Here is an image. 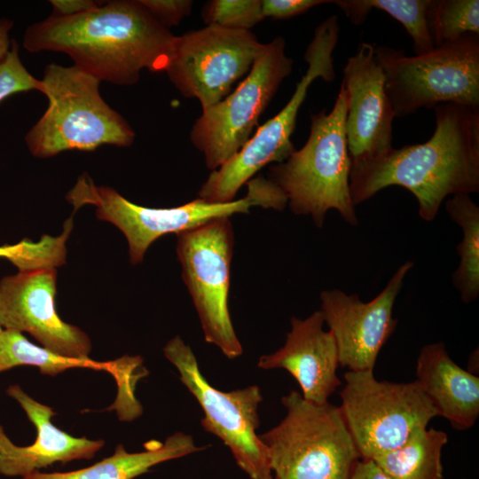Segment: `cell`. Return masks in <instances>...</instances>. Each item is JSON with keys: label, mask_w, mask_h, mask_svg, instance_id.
<instances>
[{"label": "cell", "mask_w": 479, "mask_h": 479, "mask_svg": "<svg viewBox=\"0 0 479 479\" xmlns=\"http://www.w3.org/2000/svg\"><path fill=\"white\" fill-rule=\"evenodd\" d=\"M374 54L395 117L446 103L479 107V34L413 56L382 45Z\"/></svg>", "instance_id": "obj_7"}, {"label": "cell", "mask_w": 479, "mask_h": 479, "mask_svg": "<svg viewBox=\"0 0 479 479\" xmlns=\"http://www.w3.org/2000/svg\"><path fill=\"white\" fill-rule=\"evenodd\" d=\"M3 330H4V329H3V327H2L1 325H0V334H1V332H2Z\"/></svg>", "instance_id": "obj_34"}, {"label": "cell", "mask_w": 479, "mask_h": 479, "mask_svg": "<svg viewBox=\"0 0 479 479\" xmlns=\"http://www.w3.org/2000/svg\"><path fill=\"white\" fill-rule=\"evenodd\" d=\"M344 379L340 409L360 459L397 448L437 416L416 381H378L373 371H348Z\"/></svg>", "instance_id": "obj_9"}, {"label": "cell", "mask_w": 479, "mask_h": 479, "mask_svg": "<svg viewBox=\"0 0 479 479\" xmlns=\"http://www.w3.org/2000/svg\"><path fill=\"white\" fill-rule=\"evenodd\" d=\"M12 27V22L8 19L0 20V61L5 57L10 50L12 40L9 32Z\"/></svg>", "instance_id": "obj_33"}, {"label": "cell", "mask_w": 479, "mask_h": 479, "mask_svg": "<svg viewBox=\"0 0 479 479\" xmlns=\"http://www.w3.org/2000/svg\"><path fill=\"white\" fill-rule=\"evenodd\" d=\"M431 0H334L355 26L366 20L373 9L387 12L399 21L412 40L415 55L434 48L428 27V9Z\"/></svg>", "instance_id": "obj_24"}, {"label": "cell", "mask_w": 479, "mask_h": 479, "mask_svg": "<svg viewBox=\"0 0 479 479\" xmlns=\"http://www.w3.org/2000/svg\"><path fill=\"white\" fill-rule=\"evenodd\" d=\"M28 90L43 93V84L24 67L19 55V45L12 40L9 51L0 61V103L15 93Z\"/></svg>", "instance_id": "obj_28"}, {"label": "cell", "mask_w": 479, "mask_h": 479, "mask_svg": "<svg viewBox=\"0 0 479 479\" xmlns=\"http://www.w3.org/2000/svg\"><path fill=\"white\" fill-rule=\"evenodd\" d=\"M139 356H123L116 360L98 362L88 358L64 357L30 342L21 333L4 329L0 334V373L18 365H33L44 375L55 376L71 368H89L112 374L118 385L115 408L120 420H132L142 413L136 399L135 385L147 372Z\"/></svg>", "instance_id": "obj_19"}, {"label": "cell", "mask_w": 479, "mask_h": 479, "mask_svg": "<svg viewBox=\"0 0 479 479\" xmlns=\"http://www.w3.org/2000/svg\"><path fill=\"white\" fill-rule=\"evenodd\" d=\"M346 109L347 96L341 84L331 111L310 116V134L303 146L270 169L269 179L282 191L290 210L310 216L318 228L331 209L349 224H358L349 189Z\"/></svg>", "instance_id": "obj_3"}, {"label": "cell", "mask_w": 479, "mask_h": 479, "mask_svg": "<svg viewBox=\"0 0 479 479\" xmlns=\"http://www.w3.org/2000/svg\"><path fill=\"white\" fill-rule=\"evenodd\" d=\"M202 19L207 25L250 30L264 19L262 0H212L203 7Z\"/></svg>", "instance_id": "obj_27"}, {"label": "cell", "mask_w": 479, "mask_h": 479, "mask_svg": "<svg viewBox=\"0 0 479 479\" xmlns=\"http://www.w3.org/2000/svg\"><path fill=\"white\" fill-rule=\"evenodd\" d=\"M7 394L26 412L37 432L35 443L28 446L14 444L0 425V474L26 476L56 462L91 459L105 444L104 440L74 437L59 429L51 419L53 409L29 397L19 385H12Z\"/></svg>", "instance_id": "obj_18"}, {"label": "cell", "mask_w": 479, "mask_h": 479, "mask_svg": "<svg viewBox=\"0 0 479 479\" xmlns=\"http://www.w3.org/2000/svg\"><path fill=\"white\" fill-rule=\"evenodd\" d=\"M140 3L166 27L177 26L191 13L192 1L139 0Z\"/></svg>", "instance_id": "obj_29"}, {"label": "cell", "mask_w": 479, "mask_h": 479, "mask_svg": "<svg viewBox=\"0 0 479 479\" xmlns=\"http://www.w3.org/2000/svg\"><path fill=\"white\" fill-rule=\"evenodd\" d=\"M281 403L285 418L259 435L275 479H349L360 455L340 407L313 404L295 390Z\"/></svg>", "instance_id": "obj_6"}, {"label": "cell", "mask_w": 479, "mask_h": 479, "mask_svg": "<svg viewBox=\"0 0 479 479\" xmlns=\"http://www.w3.org/2000/svg\"><path fill=\"white\" fill-rule=\"evenodd\" d=\"M447 441L444 431L425 428L373 460L392 479H443L441 455Z\"/></svg>", "instance_id": "obj_22"}, {"label": "cell", "mask_w": 479, "mask_h": 479, "mask_svg": "<svg viewBox=\"0 0 479 479\" xmlns=\"http://www.w3.org/2000/svg\"><path fill=\"white\" fill-rule=\"evenodd\" d=\"M163 353L202 408L201 427L223 441L250 479H273L266 447L256 434L260 388L251 385L228 392L214 388L201 373L191 347L178 335L167 342Z\"/></svg>", "instance_id": "obj_12"}, {"label": "cell", "mask_w": 479, "mask_h": 479, "mask_svg": "<svg viewBox=\"0 0 479 479\" xmlns=\"http://www.w3.org/2000/svg\"><path fill=\"white\" fill-rule=\"evenodd\" d=\"M42 82L48 106L25 136L34 156L50 158L65 151L133 144L134 130L104 100L98 78L75 65L51 63L45 67Z\"/></svg>", "instance_id": "obj_4"}, {"label": "cell", "mask_w": 479, "mask_h": 479, "mask_svg": "<svg viewBox=\"0 0 479 479\" xmlns=\"http://www.w3.org/2000/svg\"><path fill=\"white\" fill-rule=\"evenodd\" d=\"M67 237L43 235L39 241L24 239L17 244L0 247V257L6 258L19 271L56 269L66 263Z\"/></svg>", "instance_id": "obj_26"}, {"label": "cell", "mask_w": 479, "mask_h": 479, "mask_svg": "<svg viewBox=\"0 0 479 479\" xmlns=\"http://www.w3.org/2000/svg\"><path fill=\"white\" fill-rule=\"evenodd\" d=\"M349 479H392L373 459H359Z\"/></svg>", "instance_id": "obj_32"}, {"label": "cell", "mask_w": 479, "mask_h": 479, "mask_svg": "<svg viewBox=\"0 0 479 479\" xmlns=\"http://www.w3.org/2000/svg\"><path fill=\"white\" fill-rule=\"evenodd\" d=\"M264 47L250 30L207 25L177 36L165 73L184 97L198 99L204 110L232 91Z\"/></svg>", "instance_id": "obj_13"}, {"label": "cell", "mask_w": 479, "mask_h": 479, "mask_svg": "<svg viewBox=\"0 0 479 479\" xmlns=\"http://www.w3.org/2000/svg\"><path fill=\"white\" fill-rule=\"evenodd\" d=\"M176 38L139 0H113L76 16L51 14L30 25L23 46L32 53H65L100 82L132 85L144 69L166 71Z\"/></svg>", "instance_id": "obj_1"}, {"label": "cell", "mask_w": 479, "mask_h": 479, "mask_svg": "<svg viewBox=\"0 0 479 479\" xmlns=\"http://www.w3.org/2000/svg\"><path fill=\"white\" fill-rule=\"evenodd\" d=\"M433 109L436 129L425 143L351 163L355 206L398 185L416 198L420 217L433 221L447 196L479 192V107L446 103Z\"/></svg>", "instance_id": "obj_2"}, {"label": "cell", "mask_w": 479, "mask_h": 479, "mask_svg": "<svg viewBox=\"0 0 479 479\" xmlns=\"http://www.w3.org/2000/svg\"><path fill=\"white\" fill-rule=\"evenodd\" d=\"M56 283V269L4 277L0 281V325L5 330L28 333L58 355L88 358L91 349L89 336L57 314Z\"/></svg>", "instance_id": "obj_15"}, {"label": "cell", "mask_w": 479, "mask_h": 479, "mask_svg": "<svg viewBox=\"0 0 479 479\" xmlns=\"http://www.w3.org/2000/svg\"><path fill=\"white\" fill-rule=\"evenodd\" d=\"M347 96L345 134L351 163L377 159L390 151L395 114L374 45L362 43L343 67Z\"/></svg>", "instance_id": "obj_16"}, {"label": "cell", "mask_w": 479, "mask_h": 479, "mask_svg": "<svg viewBox=\"0 0 479 479\" xmlns=\"http://www.w3.org/2000/svg\"><path fill=\"white\" fill-rule=\"evenodd\" d=\"M177 235L182 279L198 314L204 339L229 359L240 357L242 345L228 308L234 233L230 217L210 220Z\"/></svg>", "instance_id": "obj_10"}, {"label": "cell", "mask_w": 479, "mask_h": 479, "mask_svg": "<svg viewBox=\"0 0 479 479\" xmlns=\"http://www.w3.org/2000/svg\"><path fill=\"white\" fill-rule=\"evenodd\" d=\"M283 347L259 357L261 369H285L298 382L302 397L313 404L328 402L341 384L336 370L338 349L330 331H325L321 310L304 319L293 317Z\"/></svg>", "instance_id": "obj_17"}, {"label": "cell", "mask_w": 479, "mask_h": 479, "mask_svg": "<svg viewBox=\"0 0 479 479\" xmlns=\"http://www.w3.org/2000/svg\"><path fill=\"white\" fill-rule=\"evenodd\" d=\"M246 185L247 194L227 203L198 198L173 208H148L130 201L111 187L97 185L88 174L82 173L67 192V200L75 211L85 205L95 207L98 218L120 229L128 241L130 263L137 264L143 261L151 244L165 234H177L216 218L247 213L251 207L279 211L286 208V196L269 178L257 176Z\"/></svg>", "instance_id": "obj_5"}, {"label": "cell", "mask_w": 479, "mask_h": 479, "mask_svg": "<svg viewBox=\"0 0 479 479\" xmlns=\"http://www.w3.org/2000/svg\"><path fill=\"white\" fill-rule=\"evenodd\" d=\"M413 262L403 263L386 287L370 302L340 289L320 294L321 312L333 334L339 365L349 371H373L378 355L395 331L393 307Z\"/></svg>", "instance_id": "obj_14"}, {"label": "cell", "mask_w": 479, "mask_h": 479, "mask_svg": "<svg viewBox=\"0 0 479 479\" xmlns=\"http://www.w3.org/2000/svg\"><path fill=\"white\" fill-rule=\"evenodd\" d=\"M416 376L437 416L458 430L474 426L479 416V377L459 366L443 342L422 347Z\"/></svg>", "instance_id": "obj_20"}, {"label": "cell", "mask_w": 479, "mask_h": 479, "mask_svg": "<svg viewBox=\"0 0 479 479\" xmlns=\"http://www.w3.org/2000/svg\"><path fill=\"white\" fill-rule=\"evenodd\" d=\"M338 19L333 15L322 21L304 53L305 74L286 106L260 126L243 147L213 170L198 192L199 198L212 203L235 200L239 190L266 165L286 161L295 148L291 141L297 115L310 84L321 78L331 82L336 77L333 53L339 39Z\"/></svg>", "instance_id": "obj_8"}, {"label": "cell", "mask_w": 479, "mask_h": 479, "mask_svg": "<svg viewBox=\"0 0 479 479\" xmlns=\"http://www.w3.org/2000/svg\"><path fill=\"white\" fill-rule=\"evenodd\" d=\"M330 3V0H262V11L264 18L286 20L301 15L314 6Z\"/></svg>", "instance_id": "obj_30"}, {"label": "cell", "mask_w": 479, "mask_h": 479, "mask_svg": "<svg viewBox=\"0 0 479 479\" xmlns=\"http://www.w3.org/2000/svg\"><path fill=\"white\" fill-rule=\"evenodd\" d=\"M292 70L286 41L277 36L265 43L236 89L202 110L191 130L190 140L202 153L208 169H218L248 141L260 115Z\"/></svg>", "instance_id": "obj_11"}, {"label": "cell", "mask_w": 479, "mask_h": 479, "mask_svg": "<svg viewBox=\"0 0 479 479\" xmlns=\"http://www.w3.org/2000/svg\"><path fill=\"white\" fill-rule=\"evenodd\" d=\"M145 448L140 452H128L119 444L112 456L88 467L69 472L36 471L22 479H133L159 463L202 451L205 446L196 445L192 436L177 432L163 443L149 441Z\"/></svg>", "instance_id": "obj_21"}, {"label": "cell", "mask_w": 479, "mask_h": 479, "mask_svg": "<svg viewBox=\"0 0 479 479\" xmlns=\"http://www.w3.org/2000/svg\"><path fill=\"white\" fill-rule=\"evenodd\" d=\"M52 15L73 17L91 11L100 4L93 0H51Z\"/></svg>", "instance_id": "obj_31"}, {"label": "cell", "mask_w": 479, "mask_h": 479, "mask_svg": "<svg viewBox=\"0 0 479 479\" xmlns=\"http://www.w3.org/2000/svg\"><path fill=\"white\" fill-rule=\"evenodd\" d=\"M445 209L462 231L456 248L459 263L452 274V284L461 301L470 303L479 295V207L470 194H457L446 200Z\"/></svg>", "instance_id": "obj_23"}, {"label": "cell", "mask_w": 479, "mask_h": 479, "mask_svg": "<svg viewBox=\"0 0 479 479\" xmlns=\"http://www.w3.org/2000/svg\"><path fill=\"white\" fill-rule=\"evenodd\" d=\"M428 20L434 45L479 34V1L431 0Z\"/></svg>", "instance_id": "obj_25"}]
</instances>
